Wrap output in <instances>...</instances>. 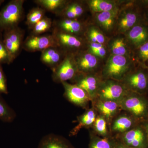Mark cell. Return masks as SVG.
Returning <instances> with one entry per match:
<instances>
[{"mask_svg":"<svg viewBox=\"0 0 148 148\" xmlns=\"http://www.w3.org/2000/svg\"><path fill=\"white\" fill-rule=\"evenodd\" d=\"M24 0H12L0 10V33L18 27L24 18Z\"/></svg>","mask_w":148,"mask_h":148,"instance_id":"obj_1","label":"cell"},{"mask_svg":"<svg viewBox=\"0 0 148 148\" xmlns=\"http://www.w3.org/2000/svg\"><path fill=\"white\" fill-rule=\"evenodd\" d=\"M130 67L127 56L111 55L103 68V77L107 79L121 80L125 77Z\"/></svg>","mask_w":148,"mask_h":148,"instance_id":"obj_2","label":"cell"},{"mask_svg":"<svg viewBox=\"0 0 148 148\" xmlns=\"http://www.w3.org/2000/svg\"><path fill=\"white\" fill-rule=\"evenodd\" d=\"M24 36V30L18 27L7 30L3 33V42L12 62L23 49Z\"/></svg>","mask_w":148,"mask_h":148,"instance_id":"obj_3","label":"cell"},{"mask_svg":"<svg viewBox=\"0 0 148 148\" xmlns=\"http://www.w3.org/2000/svg\"><path fill=\"white\" fill-rule=\"evenodd\" d=\"M52 71V79L54 82L62 83L72 80L78 73L74 53H67L64 60Z\"/></svg>","mask_w":148,"mask_h":148,"instance_id":"obj_4","label":"cell"},{"mask_svg":"<svg viewBox=\"0 0 148 148\" xmlns=\"http://www.w3.org/2000/svg\"><path fill=\"white\" fill-rule=\"evenodd\" d=\"M125 96V86L117 81L111 79L100 83L97 94L100 100L119 102Z\"/></svg>","mask_w":148,"mask_h":148,"instance_id":"obj_5","label":"cell"},{"mask_svg":"<svg viewBox=\"0 0 148 148\" xmlns=\"http://www.w3.org/2000/svg\"><path fill=\"white\" fill-rule=\"evenodd\" d=\"M51 34L54 36L58 47L67 53H75L83 50L84 40L82 37L70 34L52 29Z\"/></svg>","mask_w":148,"mask_h":148,"instance_id":"obj_6","label":"cell"},{"mask_svg":"<svg viewBox=\"0 0 148 148\" xmlns=\"http://www.w3.org/2000/svg\"><path fill=\"white\" fill-rule=\"evenodd\" d=\"M58 47L52 34L45 35L31 34L24 40L23 49L29 52L42 51L50 47Z\"/></svg>","mask_w":148,"mask_h":148,"instance_id":"obj_7","label":"cell"},{"mask_svg":"<svg viewBox=\"0 0 148 148\" xmlns=\"http://www.w3.org/2000/svg\"><path fill=\"white\" fill-rule=\"evenodd\" d=\"M62 84L64 88V95L70 102L82 108L87 106L91 99L84 90L76 84L67 82Z\"/></svg>","mask_w":148,"mask_h":148,"instance_id":"obj_8","label":"cell"},{"mask_svg":"<svg viewBox=\"0 0 148 148\" xmlns=\"http://www.w3.org/2000/svg\"><path fill=\"white\" fill-rule=\"evenodd\" d=\"M74 84L82 88L89 95L91 100L97 97V92L99 85L98 78L90 74H84L78 73L72 80Z\"/></svg>","mask_w":148,"mask_h":148,"instance_id":"obj_9","label":"cell"},{"mask_svg":"<svg viewBox=\"0 0 148 148\" xmlns=\"http://www.w3.org/2000/svg\"><path fill=\"white\" fill-rule=\"evenodd\" d=\"M78 72L84 74H90L98 66V58L92 53L82 50L74 53Z\"/></svg>","mask_w":148,"mask_h":148,"instance_id":"obj_10","label":"cell"},{"mask_svg":"<svg viewBox=\"0 0 148 148\" xmlns=\"http://www.w3.org/2000/svg\"><path fill=\"white\" fill-rule=\"evenodd\" d=\"M59 31L81 37L84 33V25L77 19L62 18L53 21V27Z\"/></svg>","mask_w":148,"mask_h":148,"instance_id":"obj_11","label":"cell"},{"mask_svg":"<svg viewBox=\"0 0 148 148\" xmlns=\"http://www.w3.org/2000/svg\"><path fill=\"white\" fill-rule=\"evenodd\" d=\"M66 53L58 47H50L42 51L40 60L52 71L64 60Z\"/></svg>","mask_w":148,"mask_h":148,"instance_id":"obj_12","label":"cell"},{"mask_svg":"<svg viewBox=\"0 0 148 148\" xmlns=\"http://www.w3.org/2000/svg\"><path fill=\"white\" fill-rule=\"evenodd\" d=\"M120 142L131 148H148L145 135L139 128L130 130L124 132Z\"/></svg>","mask_w":148,"mask_h":148,"instance_id":"obj_13","label":"cell"},{"mask_svg":"<svg viewBox=\"0 0 148 148\" xmlns=\"http://www.w3.org/2000/svg\"><path fill=\"white\" fill-rule=\"evenodd\" d=\"M121 108L131 113L135 116H141L147 110L145 104L136 96H125L120 102Z\"/></svg>","mask_w":148,"mask_h":148,"instance_id":"obj_14","label":"cell"},{"mask_svg":"<svg viewBox=\"0 0 148 148\" xmlns=\"http://www.w3.org/2000/svg\"><path fill=\"white\" fill-rule=\"evenodd\" d=\"M119 12V9L116 8L112 10L96 13V21L104 31L110 32L117 23Z\"/></svg>","mask_w":148,"mask_h":148,"instance_id":"obj_15","label":"cell"},{"mask_svg":"<svg viewBox=\"0 0 148 148\" xmlns=\"http://www.w3.org/2000/svg\"><path fill=\"white\" fill-rule=\"evenodd\" d=\"M137 15L130 11H125L118 16L116 25L120 34H125L135 26L137 21Z\"/></svg>","mask_w":148,"mask_h":148,"instance_id":"obj_16","label":"cell"},{"mask_svg":"<svg viewBox=\"0 0 148 148\" xmlns=\"http://www.w3.org/2000/svg\"><path fill=\"white\" fill-rule=\"evenodd\" d=\"M126 34L130 42L136 46H140L147 42L148 31L143 26L135 25Z\"/></svg>","mask_w":148,"mask_h":148,"instance_id":"obj_17","label":"cell"},{"mask_svg":"<svg viewBox=\"0 0 148 148\" xmlns=\"http://www.w3.org/2000/svg\"><path fill=\"white\" fill-rule=\"evenodd\" d=\"M120 108V102L100 100L96 104L98 112L107 120H110L117 113Z\"/></svg>","mask_w":148,"mask_h":148,"instance_id":"obj_18","label":"cell"},{"mask_svg":"<svg viewBox=\"0 0 148 148\" xmlns=\"http://www.w3.org/2000/svg\"><path fill=\"white\" fill-rule=\"evenodd\" d=\"M38 148H73L64 138L54 134H49L43 137Z\"/></svg>","mask_w":148,"mask_h":148,"instance_id":"obj_19","label":"cell"},{"mask_svg":"<svg viewBox=\"0 0 148 148\" xmlns=\"http://www.w3.org/2000/svg\"><path fill=\"white\" fill-rule=\"evenodd\" d=\"M84 12L82 4L79 2H69L57 16L62 18L77 19L82 16Z\"/></svg>","mask_w":148,"mask_h":148,"instance_id":"obj_20","label":"cell"},{"mask_svg":"<svg viewBox=\"0 0 148 148\" xmlns=\"http://www.w3.org/2000/svg\"><path fill=\"white\" fill-rule=\"evenodd\" d=\"M34 2L46 11L57 15L69 2L65 0H36Z\"/></svg>","mask_w":148,"mask_h":148,"instance_id":"obj_21","label":"cell"},{"mask_svg":"<svg viewBox=\"0 0 148 148\" xmlns=\"http://www.w3.org/2000/svg\"><path fill=\"white\" fill-rule=\"evenodd\" d=\"M125 86L139 90L145 89L147 85V80L145 75L142 72H137L125 77Z\"/></svg>","mask_w":148,"mask_h":148,"instance_id":"obj_22","label":"cell"},{"mask_svg":"<svg viewBox=\"0 0 148 148\" xmlns=\"http://www.w3.org/2000/svg\"><path fill=\"white\" fill-rule=\"evenodd\" d=\"M96 114L92 109L88 110L78 118V124L71 132V135H75L83 127H88L94 123L96 119Z\"/></svg>","mask_w":148,"mask_h":148,"instance_id":"obj_23","label":"cell"},{"mask_svg":"<svg viewBox=\"0 0 148 148\" xmlns=\"http://www.w3.org/2000/svg\"><path fill=\"white\" fill-rule=\"evenodd\" d=\"M92 11L97 13L108 11L116 8L115 3L105 0H92L87 2Z\"/></svg>","mask_w":148,"mask_h":148,"instance_id":"obj_24","label":"cell"},{"mask_svg":"<svg viewBox=\"0 0 148 148\" xmlns=\"http://www.w3.org/2000/svg\"><path fill=\"white\" fill-rule=\"evenodd\" d=\"M46 11L44 9L37 7L30 10L27 14L26 24L30 30L45 16Z\"/></svg>","mask_w":148,"mask_h":148,"instance_id":"obj_25","label":"cell"},{"mask_svg":"<svg viewBox=\"0 0 148 148\" xmlns=\"http://www.w3.org/2000/svg\"><path fill=\"white\" fill-rule=\"evenodd\" d=\"M117 142L110 137H91L88 148H115Z\"/></svg>","mask_w":148,"mask_h":148,"instance_id":"obj_26","label":"cell"},{"mask_svg":"<svg viewBox=\"0 0 148 148\" xmlns=\"http://www.w3.org/2000/svg\"><path fill=\"white\" fill-rule=\"evenodd\" d=\"M110 50L112 55L127 56V49L124 39L115 38L110 44Z\"/></svg>","mask_w":148,"mask_h":148,"instance_id":"obj_27","label":"cell"},{"mask_svg":"<svg viewBox=\"0 0 148 148\" xmlns=\"http://www.w3.org/2000/svg\"><path fill=\"white\" fill-rule=\"evenodd\" d=\"M133 124L132 120L126 116H121L115 120L112 126L114 132H124L129 130Z\"/></svg>","mask_w":148,"mask_h":148,"instance_id":"obj_28","label":"cell"},{"mask_svg":"<svg viewBox=\"0 0 148 148\" xmlns=\"http://www.w3.org/2000/svg\"><path fill=\"white\" fill-rule=\"evenodd\" d=\"M53 21L51 18L45 16L40 20L32 29L31 34L41 35L52 29Z\"/></svg>","mask_w":148,"mask_h":148,"instance_id":"obj_29","label":"cell"},{"mask_svg":"<svg viewBox=\"0 0 148 148\" xmlns=\"http://www.w3.org/2000/svg\"><path fill=\"white\" fill-rule=\"evenodd\" d=\"M16 117V114L1 97L0 94V120L11 122Z\"/></svg>","mask_w":148,"mask_h":148,"instance_id":"obj_30","label":"cell"},{"mask_svg":"<svg viewBox=\"0 0 148 148\" xmlns=\"http://www.w3.org/2000/svg\"><path fill=\"white\" fill-rule=\"evenodd\" d=\"M86 35L90 42L98 43L103 44L106 42L104 35L95 27H90L86 31Z\"/></svg>","mask_w":148,"mask_h":148,"instance_id":"obj_31","label":"cell"},{"mask_svg":"<svg viewBox=\"0 0 148 148\" xmlns=\"http://www.w3.org/2000/svg\"><path fill=\"white\" fill-rule=\"evenodd\" d=\"M94 128L96 132L103 137H107V121L102 116L96 118L94 123Z\"/></svg>","mask_w":148,"mask_h":148,"instance_id":"obj_32","label":"cell"},{"mask_svg":"<svg viewBox=\"0 0 148 148\" xmlns=\"http://www.w3.org/2000/svg\"><path fill=\"white\" fill-rule=\"evenodd\" d=\"M88 51L97 58H103L107 53V51L103 45L98 43L90 42Z\"/></svg>","mask_w":148,"mask_h":148,"instance_id":"obj_33","label":"cell"},{"mask_svg":"<svg viewBox=\"0 0 148 148\" xmlns=\"http://www.w3.org/2000/svg\"><path fill=\"white\" fill-rule=\"evenodd\" d=\"M12 63L3 40V33H0V65Z\"/></svg>","mask_w":148,"mask_h":148,"instance_id":"obj_34","label":"cell"},{"mask_svg":"<svg viewBox=\"0 0 148 148\" xmlns=\"http://www.w3.org/2000/svg\"><path fill=\"white\" fill-rule=\"evenodd\" d=\"M8 92L6 78L2 65H0V94H8Z\"/></svg>","mask_w":148,"mask_h":148,"instance_id":"obj_35","label":"cell"},{"mask_svg":"<svg viewBox=\"0 0 148 148\" xmlns=\"http://www.w3.org/2000/svg\"><path fill=\"white\" fill-rule=\"evenodd\" d=\"M139 55L143 61H145L148 60V42L140 46Z\"/></svg>","mask_w":148,"mask_h":148,"instance_id":"obj_36","label":"cell"},{"mask_svg":"<svg viewBox=\"0 0 148 148\" xmlns=\"http://www.w3.org/2000/svg\"><path fill=\"white\" fill-rule=\"evenodd\" d=\"M115 148H131L125 146L121 142H117Z\"/></svg>","mask_w":148,"mask_h":148,"instance_id":"obj_37","label":"cell"},{"mask_svg":"<svg viewBox=\"0 0 148 148\" xmlns=\"http://www.w3.org/2000/svg\"><path fill=\"white\" fill-rule=\"evenodd\" d=\"M147 132L148 137V125H147Z\"/></svg>","mask_w":148,"mask_h":148,"instance_id":"obj_38","label":"cell"}]
</instances>
